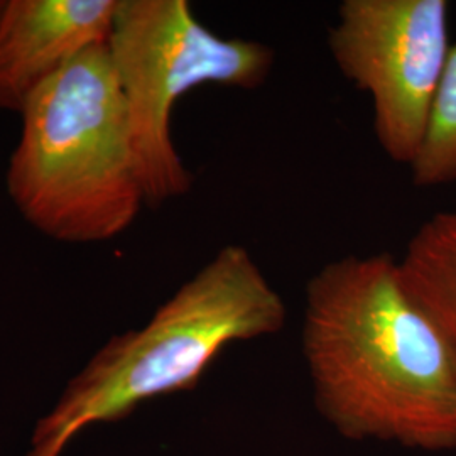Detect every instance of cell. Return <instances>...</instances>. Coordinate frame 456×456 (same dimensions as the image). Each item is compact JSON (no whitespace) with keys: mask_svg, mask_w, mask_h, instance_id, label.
Here are the masks:
<instances>
[{"mask_svg":"<svg viewBox=\"0 0 456 456\" xmlns=\"http://www.w3.org/2000/svg\"><path fill=\"white\" fill-rule=\"evenodd\" d=\"M4 5H5V0H0V16H2V11H4Z\"/></svg>","mask_w":456,"mask_h":456,"instance_id":"cell-9","label":"cell"},{"mask_svg":"<svg viewBox=\"0 0 456 456\" xmlns=\"http://www.w3.org/2000/svg\"><path fill=\"white\" fill-rule=\"evenodd\" d=\"M343 77L372 100L374 132L394 163H414L450 45L446 0H343L328 34Z\"/></svg>","mask_w":456,"mask_h":456,"instance_id":"cell-5","label":"cell"},{"mask_svg":"<svg viewBox=\"0 0 456 456\" xmlns=\"http://www.w3.org/2000/svg\"><path fill=\"white\" fill-rule=\"evenodd\" d=\"M409 169L418 188L456 183V45L448 53L423 144Z\"/></svg>","mask_w":456,"mask_h":456,"instance_id":"cell-8","label":"cell"},{"mask_svg":"<svg viewBox=\"0 0 456 456\" xmlns=\"http://www.w3.org/2000/svg\"><path fill=\"white\" fill-rule=\"evenodd\" d=\"M303 357L320 414L342 436L456 448V359L389 254L345 256L306 286Z\"/></svg>","mask_w":456,"mask_h":456,"instance_id":"cell-1","label":"cell"},{"mask_svg":"<svg viewBox=\"0 0 456 456\" xmlns=\"http://www.w3.org/2000/svg\"><path fill=\"white\" fill-rule=\"evenodd\" d=\"M20 115L7 169V191L20 215L68 244L105 242L131 227L146 200L107 45L63 66Z\"/></svg>","mask_w":456,"mask_h":456,"instance_id":"cell-3","label":"cell"},{"mask_svg":"<svg viewBox=\"0 0 456 456\" xmlns=\"http://www.w3.org/2000/svg\"><path fill=\"white\" fill-rule=\"evenodd\" d=\"M403 282L456 359V208L429 216L397 259Z\"/></svg>","mask_w":456,"mask_h":456,"instance_id":"cell-7","label":"cell"},{"mask_svg":"<svg viewBox=\"0 0 456 456\" xmlns=\"http://www.w3.org/2000/svg\"><path fill=\"white\" fill-rule=\"evenodd\" d=\"M107 49L126 103L135 173L154 207L193 184L171 135L178 100L203 85L259 88L276 61L264 43L208 29L186 0H117Z\"/></svg>","mask_w":456,"mask_h":456,"instance_id":"cell-4","label":"cell"},{"mask_svg":"<svg viewBox=\"0 0 456 456\" xmlns=\"http://www.w3.org/2000/svg\"><path fill=\"white\" fill-rule=\"evenodd\" d=\"M288 306L244 245L222 247L146 325L117 335L69 380L28 456H60L75 435L142 403L193 389L227 346L279 333Z\"/></svg>","mask_w":456,"mask_h":456,"instance_id":"cell-2","label":"cell"},{"mask_svg":"<svg viewBox=\"0 0 456 456\" xmlns=\"http://www.w3.org/2000/svg\"><path fill=\"white\" fill-rule=\"evenodd\" d=\"M117 0H5L0 109L22 112L34 92L83 51L107 45Z\"/></svg>","mask_w":456,"mask_h":456,"instance_id":"cell-6","label":"cell"}]
</instances>
